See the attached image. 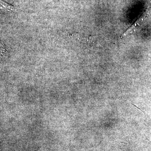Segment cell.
Instances as JSON below:
<instances>
[{"label": "cell", "mask_w": 151, "mask_h": 151, "mask_svg": "<svg viewBox=\"0 0 151 151\" xmlns=\"http://www.w3.org/2000/svg\"><path fill=\"white\" fill-rule=\"evenodd\" d=\"M0 5L1 9V10L6 11V12H12L15 10V8L13 6L3 1L2 0L0 1Z\"/></svg>", "instance_id": "obj_1"}]
</instances>
